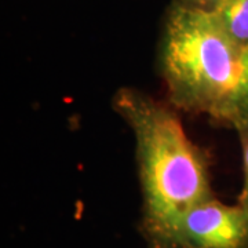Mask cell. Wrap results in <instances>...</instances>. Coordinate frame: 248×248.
Returning <instances> with one entry per match:
<instances>
[{
    "mask_svg": "<svg viewBox=\"0 0 248 248\" xmlns=\"http://www.w3.org/2000/svg\"><path fill=\"white\" fill-rule=\"evenodd\" d=\"M240 48L211 11L175 0L164 19L161 76L178 109L231 122L241 72Z\"/></svg>",
    "mask_w": 248,
    "mask_h": 248,
    "instance_id": "obj_2",
    "label": "cell"
},
{
    "mask_svg": "<svg viewBox=\"0 0 248 248\" xmlns=\"http://www.w3.org/2000/svg\"><path fill=\"white\" fill-rule=\"evenodd\" d=\"M226 35L239 46H248V0H222L211 11Z\"/></svg>",
    "mask_w": 248,
    "mask_h": 248,
    "instance_id": "obj_4",
    "label": "cell"
},
{
    "mask_svg": "<svg viewBox=\"0 0 248 248\" xmlns=\"http://www.w3.org/2000/svg\"><path fill=\"white\" fill-rule=\"evenodd\" d=\"M182 3H185L187 6H193V7H199V9L207 10V11H213L222 0H179Z\"/></svg>",
    "mask_w": 248,
    "mask_h": 248,
    "instance_id": "obj_7",
    "label": "cell"
},
{
    "mask_svg": "<svg viewBox=\"0 0 248 248\" xmlns=\"http://www.w3.org/2000/svg\"><path fill=\"white\" fill-rule=\"evenodd\" d=\"M113 107L137 143L148 239L152 248H166L179 218L213 197L207 159L169 105L137 90L122 89Z\"/></svg>",
    "mask_w": 248,
    "mask_h": 248,
    "instance_id": "obj_1",
    "label": "cell"
},
{
    "mask_svg": "<svg viewBox=\"0 0 248 248\" xmlns=\"http://www.w3.org/2000/svg\"><path fill=\"white\" fill-rule=\"evenodd\" d=\"M229 123L237 130V133H243V131L248 133V46L243 48V54H241L239 86L233 99Z\"/></svg>",
    "mask_w": 248,
    "mask_h": 248,
    "instance_id": "obj_5",
    "label": "cell"
},
{
    "mask_svg": "<svg viewBox=\"0 0 248 248\" xmlns=\"http://www.w3.org/2000/svg\"><path fill=\"white\" fill-rule=\"evenodd\" d=\"M166 248H248V211L213 196L179 218Z\"/></svg>",
    "mask_w": 248,
    "mask_h": 248,
    "instance_id": "obj_3",
    "label": "cell"
},
{
    "mask_svg": "<svg viewBox=\"0 0 248 248\" xmlns=\"http://www.w3.org/2000/svg\"><path fill=\"white\" fill-rule=\"evenodd\" d=\"M241 142V152H243V167H244V184L243 190L239 197V204L248 211V133H239Z\"/></svg>",
    "mask_w": 248,
    "mask_h": 248,
    "instance_id": "obj_6",
    "label": "cell"
}]
</instances>
